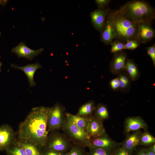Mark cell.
<instances>
[{
  "mask_svg": "<svg viewBox=\"0 0 155 155\" xmlns=\"http://www.w3.org/2000/svg\"><path fill=\"white\" fill-rule=\"evenodd\" d=\"M135 155H148L145 149V148L140 149L137 150Z\"/></svg>",
  "mask_w": 155,
  "mask_h": 155,
  "instance_id": "cell-35",
  "label": "cell"
},
{
  "mask_svg": "<svg viewBox=\"0 0 155 155\" xmlns=\"http://www.w3.org/2000/svg\"><path fill=\"white\" fill-rule=\"evenodd\" d=\"M16 133L7 124L0 127V151L5 150L16 139Z\"/></svg>",
  "mask_w": 155,
  "mask_h": 155,
  "instance_id": "cell-8",
  "label": "cell"
},
{
  "mask_svg": "<svg viewBox=\"0 0 155 155\" xmlns=\"http://www.w3.org/2000/svg\"><path fill=\"white\" fill-rule=\"evenodd\" d=\"M154 137L148 131L141 133L139 138V145L144 146H150L155 144Z\"/></svg>",
  "mask_w": 155,
  "mask_h": 155,
  "instance_id": "cell-23",
  "label": "cell"
},
{
  "mask_svg": "<svg viewBox=\"0 0 155 155\" xmlns=\"http://www.w3.org/2000/svg\"><path fill=\"white\" fill-rule=\"evenodd\" d=\"M141 133L139 130L129 133L124 140L121 143V146L123 147L131 155H133L137 147L139 145V138Z\"/></svg>",
  "mask_w": 155,
  "mask_h": 155,
  "instance_id": "cell-15",
  "label": "cell"
},
{
  "mask_svg": "<svg viewBox=\"0 0 155 155\" xmlns=\"http://www.w3.org/2000/svg\"><path fill=\"white\" fill-rule=\"evenodd\" d=\"M50 132L49 133L44 149L61 152H67L72 145L65 135L56 131Z\"/></svg>",
  "mask_w": 155,
  "mask_h": 155,
  "instance_id": "cell-6",
  "label": "cell"
},
{
  "mask_svg": "<svg viewBox=\"0 0 155 155\" xmlns=\"http://www.w3.org/2000/svg\"><path fill=\"white\" fill-rule=\"evenodd\" d=\"M1 32H0V35H1Z\"/></svg>",
  "mask_w": 155,
  "mask_h": 155,
  "instance_id": "cell-40",
  "label": "cell"
},
{
  "mask_svg": "<svg viewBox=\"0 0 155 155\" xmlns=\"http://www.w3.org/2000/svg\"><path fill=\"white\" fill-rule=\"evenodd\" d=\"M145 149L148 155H155V153L150 151L148 148H145Z\"/></svg>",
  "mask_w": 155,
  "mask_h": 155,
  "instance_id": "cell-36",
  "label": "cell"
},
{
  "mask_svg": "<svg viewBox=\"0 0 155 155\" xmlns=\"http://www.w3.org/2000/svg\"><path fill=\"white\" fill-rule=\"evenodd\" d=\"M89 143V146L104 149L113 152L121 146V143L113 140L107 133L101 136L90 138Z\"/></svg>",
  "mask_w": 155,
  "mask_h": 155,
  "instance_id": "cell-7",
  "label": "cell"
},
{
  "mask_svg": "<svg viewBox=\"0 0 155 155\" xmlns=\"http://www.w3.org/2000/svg\"><path fill=\"white\" fill-rule=\"evenodd\" d=\"M148 54L149 55L153 63L154 66H155V45L154 44L146 48Z\"/></svg>",
  "mask_w": 155,
  "mask_h": 155,
  "instance_id": "cell-30",
  "label": "cell"
},
{
  "mask_svg": "<svg viewBox=\"0 0 155 155\" xmlns=\"http://www.w3.org/2000/svg\"><path fill=\"white\" fill-rule=\"evenodd\" d=\"M101 32V40L106 44H111L114 39L115 32L113 12L108 16L104 26Z\"/></svg>",
  "mask_w": 155,
  "mask_h": 155,
  "instance_id": "cell-14",
  "label": "cell"
},
{
  "mask_svg": "<svg viewBox=\"0 0 155 155\" xmlns=\"http://www.w3.org/2000/svg\"><path fill=\"white\" fill-rule=\"evenodd\" d=\"M113 14L115 32L114 39L126 42L136 40L138 24L127 18L120 8L113 12Z\"/></svg>",
  "mask_w": 155,
  "mask_h": 155,
  "instance_id": "cell-3",
  "label": "cell"
},
{
  "mask_svg": "<svg viewBox=\"0 0 155 155\" xmlns=\"http://www.w3.org/2000/svg\"><path fill=\"white\" fill-rule=\"evenodd\" d=\"M125 70L131 80L135 81L139 78L140 73L137 65L132 60L127 59Z\"/></svg>",
  "mask_w": 155,
  "mask_h": 155,
  "instance_id": "cell-20",
  "label": "cell"
},
{
  "mask_svg": "<svg viewBox=\"0 0 155 155\" xmlns=\"http://www.w3.org/2000/svg\"><path fill=\"white\" fill-rule=\"evenodd\" d=\"M2 63L0 61V73L1 71V68L2 65Z\"/></svg>",
  "mask_w": 155,
  "mask_h": 155,
  "instance_id": "cell-39",
  "label": "cell"
},
{
  "mask_svg": "<svg viewBox=\"0 0 155 155\" xmlns=\"http://www.w3.org/2000/svg\"><path fill=\"white\" fill-rule=\"evenodd\" d=\"M111 52L115 53L124 49L125 44L119 40L112 41L111 43Z\"/></svg>",
  "mask_w": 155,
  "mask_h": 155,
  "instance_id": "cell-28",
  "label": "cell"
},
{
  "mask_svg": "<svg viewBox=\"0 0 155 155\" xmlns=\"http://www.w3.org/2000/svg\"><path fill=\"white\" fill-rule=\"evenodd\" d=\"M120 9L127 18L134 23L151 24L155 19L154 9L143 1L133 0L128 2Z\"/></svg>",
  "mask_w": 155,
  "mask_h": 155,
  "instance_id": "cell-2",
  "label": "cell"
},
{
  "mask_svg": "<svg viewBox=\"0 0 155 155\" xmlns=\"http://www.w3.org/2000/svg\"><path fill=\"white\" fill-rule=\"evenodd\" d=\"M66 152H59L46 149H43L44 155H65Z\"/></svg>",
  "mask_w": 155,
  "mask_h": 155,
  "instance_id": "cell-34",
  "label": "cell"
},
{
  "mask_svg": "<svg viewBox=\"0 0 155 155\" xmlns=\"http://www.w3.org/2000/svg\"><path fill=\"white\" fill-rule=\"evenodd\" d=\"M140 46V43L135 40H128L125 44L124 49L134 50Z\"/></svg>",
  "mask_w": 155,
  "mask_h": 155,
  "instance_id": "cell-29",
  "label": "cell"
},
{
  "mask_svg": "<svg viewBox=\"0 0 155 155\" xmlns=\"http://www.w3.org/2000/svg\"><path fill=\"white\" fill-rule=\"evenodd\" d=\"M125 53L122 51L114 53L110 64V71L113 74H119L125 70L127 61Z\"/></svg>",
  "mask_w": 155,
  "mask_h": 155,
  "instance_id": "cell-12",
  "label": "cell"
},
{
  "mask_svg": "<svg viewBox=\"0 0 155 155\" xmlns=\"http://www.w3.org/2000/svg\"><path fill=\"white\" fill-rule=\"evenodd\" d=\"M44 50L43 48H41L33 50L27 47L24 43L21 42L12 49V52L16 54L19 58L24 57L32 60L42 52Z\"/></svg>",
  "mask_w": 155,
  "mask_h": 155,
  "instance_id": "cell-13",
  "label": "cell"
},
{
  "mask_svg": "<svg viewBox=\"0 0 155 155\" xmlns=\"http://www.w3.org/2000/svg\"><path fill=\"white\" fill-rule=\"evenodd\" d=\"M111 88L114 91H118L119 90L118 79V77L112 79L109 82Z\"/></svg>",
  "mask_w": 155,
  "mask_h": 155,
  "instance_id": "cell-31",
  "label": "cell"
},
{
  "mask_svg": "<svg viewBox=\"0 0 155 155\" xmlns=\"http://www.w3.org/2000/svg\"><path fill=\"white\" fill-rule=\"evenodd\" d=\"M62 128L65 136L75 144L84 147L89 146L90 138L87 133L69 122L66 118Z\"/></svg>",
  "mask_w": 155,
  "mask_h": 155,
  "instance_id": "cell-4",
  "label": "cell"
},
{
  "mask_svg": "<svg viewBox=\"0 0 155 155\" xmlns=\"http://www.w3.org/2000/svg\"><path fill=\"white\" fill-rule=\"evenodd\" d=\"M88 155H112L113 152L106 149L90 146Z\"/></svg>",
  "mask_w": 155,
  "mask_h": 155,
  "instance_id": "cell-27",
  "label": "cell"
},
{
  "mask_svg": "<svg viewBox=\"0 0 155 155\" xmlns=\"http://www.w3.org/2000/svg\"><path fill=\"white\" fill-rule=\"evenodd\" d=\"M151 24L140 23L136 40L140 43H145L149 42L154 37L155 31L151 25Z\"/></svg>",
  "mask_w": 155,
  "mask_h": 155,
  "instance_id": "cell-10",
  "label": "cell"
},
{
  "mask_svg": "<svg viewBox=\"0 0 155 155\" xmlns=\"http://www.w3.org/2000/svg\"><path fill=\"white\" fill-rule=\"evenodd\" d=\"M7 1L6 0H0V3L4 5L6 3Z\"/></svg>",
  "mask_w": 155,
  "mask_h": 155,
  "instance_id": "cell-38",
  "label": "cell"
},
{
  "mask_svg": "<svg viewBox=\"0 0 155 155\" xmlns=\"http://www.w3.org/2000/svg\"><path fill=\"white\" fill-rule=\"evenodd\" d=\"M87 133L91 138L102 136L106 133L102 122L92 115L87 117Z\"/></svg>",
  "mask_w": 155,
  "mask_h": 155,
  "instance_id": "cell-9",
  "label": "cell"
},
{
  "mask_svg": "<svg viewBox=\"0 0 155 155\" xmlns=\"http://www.w3.org/2000/svg\"><path fill=\"white\" fill-rule=\"evenodd\" d=\"M15 142L24 150L27 155H44V149L30 140L17 137Z\"/></svg>",
  "mask_w": 155,
  "mask_h": 155,
  "instance_id": "cell-16",
  "label": "cell"
},
{
  "mask_svg": "<svg viewBox=\"0 0 155 155\" xmlns=\"http://www.w3.org/2000/svg\"><path fill=\"white\" fill-rule=\"evenodd\" d=\"M65 155H88L84 149V147L75 144L71 145L69 150Z\"/></svg>",
  "mask_w": 155,
  "mask_h": 155,
  "instance_id": "cell-26",
  "label": "cell"
},
{
  "mask_svg": "<svg viewBox=\"0 0 155 155\" xmlns=\"http://www.w3.org/2000/svg\"><path fill=\"white\" fill-rule=\"evenodd\" d=\"M5 150L8 155H27L24 150L15 141Z\"/></svg>",
  "mask_w": 155,
  "mask_h": 155,
  "instance_id": "cell-25",
  "label": "cell"
},
{
  "mask_svg": "<svg viewBox=\"0 0 155 155\" xmlns=\"http://www.w3.org/2000/svg\"><path fill=\"white\" fill-rule=\"evenodd\" d=\"M66 118L76 126L87 133L88 121L87 117L65 113Z\"/></svg>",
  "mask_w": 155,
  "mask_h": 155,
  "instance_id": "cell-19",
  "label": "cell"
},
{
  "mask_svg": "<svg viewBox=\"0 0 155 155\" xmlns=\"http://www.w3.org/2000/svg\"><path fill=\"white\" fill-rule=\"evenodd\" d=\"M148 148L151 151L155 153V144L150 146Z\"/></svg>",
  "mask_w": 155,
  "mask_h": 155,
  "instance_id": "cell-37",
  "label": "cell"
},
{
  "mask_svg": "<svg viewBox=\"0 0 155 155\" xmlns=\"http://www.w3.org/2000/svg\"><path fill=\"white\" fill-rule=\"evenodd\" d=\"M96 108L93 100H90L82 105L80 108L76 115L81 116L88 117L92 115Z\"/></svg>",
  "mask_w": 155,
  "mask_h": 155,
  "instance_id": "cell-21",
  "label": "cell"
},
{
  "mask_svg": "<svg viewBox=\"0 0 155 155\" xmlns=\"http://www.w3.org/2000/svg\"><path fill=\"white\" fill-rule=\"evenodd\" d=\"M107 11V9H99L90 13L92 25L95 28L100 32L102 31L104 26Z\"/></svg>",
  "mask_w": 155,
  "mask_h": 155,
  "instance_id": "cell-17",
  "label": "cell"
},
{
  "mask_svg": "<svg viewBox=\"0 0 155 155\" xmlns=\"http://www.w3.org/2000/svg\"><path fill=\"white\" fill-rule=\"evenodd\" d=\"M94 112V116L102 122L109 118V114L107 107L103 104L99 103L96 106Z\"/></svg>",
  "mask_w": 155,
  "mask_h": 155,
  "instance_id": "cell-22",
  "label": "cell"
},
{
  "mask_svg": "<svg viewBox=\"0 0 155 155\" xmlns=\"http://www.w3.org/2000/svg\"><path fill=\"white\" fill-rule=\"evenodd\" d=\"M11 66L13 68L19 69L24 71L27 76L30 87L34 86L36 85L34 79V74L37 69L42 67L38 62L35 63L29 64L23 66H19L12 63L11 64Z\"/></svg>",
  "mask_w": 155,
  "mask_h": 155,
  "instance_id": "cell-18",
  "label": "cell"
},
{
  "mask_svg": "<svg viewBox=\"0 0 155 155\" xmlns=\"http://www.w3.org/2000/svg\"><path fill=\"white\" fill-rule=\"evenodd\" d=\"M110 1L111 0H96L95 1L98 8L100 9L104 8Z\"/></svg>",
  "mask_w": 155,
  "mask_h": 155,
  "instance_id": "cell-33",
  "label": "cell"
},
{
  "mask_svg": "<svg viewBox=\"0 0 155 155\" xmlns=\"http://www.w3.org/2000/svg\"><path fill=\"white\" fill-rule=\"evenodd\" d=\"M65 118V107L59 103L50 107L47 122L49 133L62 128Z\"/></svg>",
  "mask_w": 155,
  "mask_h": 155,
  "instance_id": "cell-5",
  "label": "cell"
},
{
  "mask_svg": "<svg viewBox=\"0 0 155 155\" xmlns=\"http://www.w3.org/2000/svg\"><path fill=\"white\" fill-rule=\"evenodd\" d=\"M112 155H131L122 146L115 150Z\"/></svg>",
  "mask_w": 155,
  "mask_h": 155,
  "instance_id": "cell-32",
  "label": "cell"
},
{
  "mask_svg": "<svg viewBox=\"0 0 155 155\" xmlns=\"http://www.w3.org/2000/svg\"><path fill=\"white\" fill-rule=\"evenodd\" d=\"M50 109L43 106L32 108L19 124L17 138L28 140L44 149L49 133L47 122Z\"/></svg>",
  "mask_w": 155,
  "mask_h": 155,
  "instance_id": "cell-1",
  "label": "cell"
},
{
  "mask_svg": "<svg viewBox=\"0 0 155 155\" xmlns=\"http://www.w3.org/2000/svg\"><path fill=\"white\" fill-rule=\"evenodd\" d=\"M148 127L147 124L140 117H128L125 121L124 132L128 134L131 131H139L141 129H146Z\"/></svg>",
  "mask_w": 155,
  "mask_h": 155,
  "instance_id": "cell-11",
  "label": "cell"
},
{
  "mask_svg": "<svg viewBox=\"0 0 155 155\" xmlns=\"http://www.w3.org/2000/svg\"><path fill=\"white\" fill-rule=\"evenodd\" d=\"M119 90L125 92L129 90L130 86L129 78L127 73L121 72L118 76Z\"/></svg>",
  "mask_w": 155,
  "mask_h": 155,
  "instance_id": "cell-24",
  "label": "cell"
}]
</instances>
